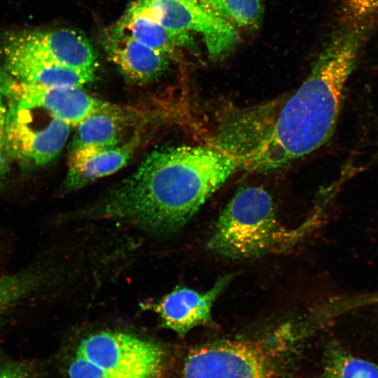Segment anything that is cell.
<instances>
[{"label": "cell", "mask_w": 378, "mask_h": 378, "mask_svg": "<svg viewBox=\"0 0 378 378\" xmlns=\"http://www.w3.org/2000/svg\"><path fill=\"white\" fill-rule=\"evenodd\" d=\"M167 28L199 34L209 55L219 59L239 41L237 29L214 13L202 0H138Z\"/></svg>", "instance_id": "52a82bcc"}, {"label": "cell", "mask_w": 378, "mask_h": 378, "mask_svg": "<svg viewBox=\"0 0 378 378\" xmlns=\"http://www.w3.org/2000/svg\"><path fill=\"white\" fill-rule=\"evenodd\" d=\"M36 108L11 102L8 108L6 150L20 164L43 166L52 161L66 142L71 125L51 114L43 123Z\"/></svg>", "instance_id": "8992f818"}, {"label": "cell", "mask_w": 378, "mask_h": 378, "mask_svg": "<svg viewBox=\"0 0 378 378\" xmlns=\"http://www.w3.org/2000/svg\"><path fill=\"white\" fill-rule=\"evenodd\" d=\"M371 34L352 15L336 18L329 39L306 79L279 104L266 122L256 123L245 169L281 168L323 146L333 134L346 83Z\"/></svg>", "instance_id": "6da1fadb"}, {"label": "cell", "mask_w": 378, "mask_h": 378, "mask_svg": "<svg viewBox=\"0 0 378 378\" xmlns=\"http://www.w3.org/2000/svg\"><path fill=\"white\" fill-rule=\"evenodd\" d=\"M297 230L279 223L272 198L261 187L239 190L218 217L208 246L223 257L240 259L279 251L293 243Z\"/></svg>", "instance_id": "277c9868"}, {"label": "cell", "mask_w": 378, "mask_h": 378, "mask_svg": "<svg viewBox=\"0 0 378 378\" xmlns=\"http://www.w3.org/2000/svg\"><path fill=\"white\" fill-rule=\"evenodd\" d=\"M0 92L11 102L41 108L71 125L118 106L99 100L80 87H46L0 76Z\"/></svg>", "instance_id": "ba28073f"}, {"label": "cell", "mask_w": 378, "mask_h": 378, "mask_svg": "<svg viewBox=\"0 0 378 378\" xmlns=\"http://www.w3.org/2000/svg\"><path fill=\"white\" fill-rule=\"evenodd\" d=\"M4 95L0 92V146L6 149V124L8 108L4 101Z\"/></svg>", "instance_id": "ffe728a7"}, {"label": "cell", "mask_w": 378, "mask_h": 378, "mask_svg": "<svg viewBox=\"0 0 378 378\" xmlns=\"http://www.w3.org/2000/svg\"><path fill=\"white\" fill-rule=\"evenodd\" d=\"M127 121L125 113L119 107L88 116L76 125V132L69 146V155L81 150L120 145Z\"/></svg>", "instance_id": "9a60e30c"}, {"label": "cell", "mask_w": 378, "mask_h": 378, "mask_svg": "<svg viewBox=\"0 0 378 378\" xmlns=\"http://www.w3.org/2000/svg\"><path fill=\"white\" fill-rule=\"evenodd\" d=\"M6 66L15 79L46 87H80L94 78V74L64 66L10 41L4 47Z\"/></svg>", "instance_id": "30bf717a"}, {"label": "cell", "mask_w": 378, "mask_h": 378, "mask_svg": "<svg viewBox=\"0 0 378 378\" xmlns=\"http://www.w3.org/2000/svg\"><path fill=\"white\" fill-rule=\"evenodd\" d=\"M6 154L8 155L6 149L0 146V178L3 177L8 169Z\"/></svg>", "instance_id": "44dd1931"}, {"label": "cell", "mask_w": 378, "mask_h": 378, "mask_svg": "<svg viewBox=\"0 0 378 378\" xmlns=\"http://www.w3.org/2000/svg\"><path fill=\"white\" fill-rule=\"evenodd\" d=\"M69 378H134L108 371L76 354L68 368Z\"/></svg>", "instance_id": "d6986e66"}, {"label": "cell", "mask_w": 378, "mask_h": 378, "mask_svg": "<svg viewBox=\"0 0 378 378\" xmlns=\"http://www.w3.org/2000/svg\"><path fill=\"white\" fill-rule=\"evenodd\" d=\"M115 26L136 41L169 57L180 48L192 45L191 34L167 28L138 0L132 3Z\"/></svg>", "instance_id": "5bb4252c"}, {"label": "cell", "mask_w": 378, "mask_h": 378, "mask_svg": "<svg viewBox=\"0 0 378 378\" xmlns=\"http://www.w3.org/2000/svg\"><path fill=\"white\" fill-rule=\"evenodd\" d=\"M239 168L237 160L214 143L159 148L88 213L170 233L185 225Z\"/></svg>", "instance_id": "7a4b0ae2"}, {"label": "cell", "mask_w": 378, "mask_h": 378, "mask_svg": "<svg viewBox=\"0 0 378 378\" xmlns=\"http://www.w3.org/2000/svg\"><path fill=\"white\" fill-rule=\"evenodd\" d=\"M76 354L115 374L134 378H157L164 352L155 342L121 332H100L83 339Z\"/></svg>", "instance_id": "5b68a950"}, {"label": "cell", "mask_w": 378, "mask_h": 378, "mask_svg": "<svg viewBox=\"0 0 378 378\" xmlns=\"http://www.w3.org/2000/svg\"><path fill=\"white\" fill-rule=\"evenodd\" d=\"M229 281L226 276L204 293L188 288L176 289L155 304V310L166 328L185 335L211 321L213 304Z\"/></svg>", "instance_id": "8fae6325"}, {"label": "cell", "mask_w": 378, "mask_h": 378, "mask_svg": "<svg viewBox=\"0 0 378 378\" xmlns=\"http://www.w3.org/2000/svg\"><path fill=\"white\" fill-rule=\"evenodd\" d=\"M104 48L111 61L122 74L141 83L161 76L167 69L171 57L136 41L115 26L106 34Z\"/></svg>", "instance_id": "7c38bea8"}, {"label": "cell", "mask_w": 378, "mask_h": 378, "mask_svg": "<svg viewBox=\"0 0 378 378\" xmlns=\"http://www.w3.org/2000/svg\"><path fill=\"white\" fill-rule=\"evenodd\" d=\"M320 378H378V367L332 345L326 354Z\"/></svg>", "instance_id": "2e32d148"}, {"label": "cell", "mask_w": 378, "mask_h": 378, "mask_svg": "<svg viewBox=\"0 0 378 378\" xmlns=\"http://www.w3.org/2000/svg\"><path fill=\"white\" fill-rule=\"evenodd\" d=\"M41 280L38 274L31 272L0 274V316L22 302Z\"/></svg>", "instance_id": "ac0fdd59"}, {"label": "cell", "mask_w": 378, "mask_h": 378, "mask_svg": "<svg viewBox=\"0 0 378 378\" xmlns=\"http://www.w3.org/2000/svg\"><path fill=\"white\" fill-rule=\"evenodd\" d=\"M64 66L95 74L97 59L88 40L76 31L58 29L25 32L8 39Z\"/></svg>", "instance_id": "9c48e42d"}, {"label": "cell", "mask_w": 378, "mask_h": 378, "mask_svg": "<svg viewBox=\"0 0 378 378\" xmlns=\"http://www.w3.org/2000/svg\"><path fill=\"white\" fill-rule=\"evenodd\" d=\"M0 378H22L14 370H4L0 372Z\"/></svg>", "instance_id": "7402d4cb"}, {"label": "cell", "mask_w": 378, "mask_h": 378, "mask_svg": "<svg viewBox=\"0 0 378 378\" xmlns=\"http://www.w3.org/2000/svg\"><path fill=\"white\" fill-rule=\"evenodd\" d=\"M139 141L140 136L136 134L114 147L85 149L69 154L64 182L65 190H77L118 171L131 160Z\"/></svg>", "instance_id": "4fadbf2b"}, {"label": "cell", "mask_w": 378, "mask_h": 378, "mask_svg": "<svg viewBox=\"0 0 378 378\" xmlns=\"http://www.w3.org/2000/svg\"><path fill=\"white\" fill-rule=\"evenodd\" d=\"M297 336L285 324L253 337L204 344L186 358L183 378H295Z\"/></svg>", "instance_id": "3957f363"}, {"label": "cell", "mask_w": 378, "mask_h": 378, "mask_svg": "<svg viewBox=\"0 0 378 378\" xmlns=\"http://www.w3.org/2000/svg\"><path fill=\"white\" fill-rule=\"evenodd\" d=\"M216 15L237 28L258 27L263 15V0H202Z\"/></svg>", "instance_id": "e0dca14e"}]
</instances>
